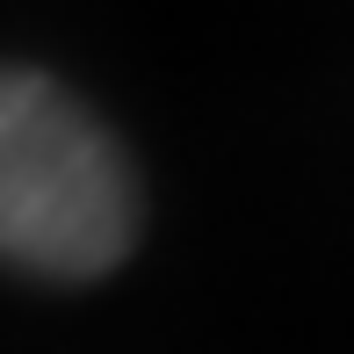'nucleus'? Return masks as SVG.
Here are the masks:
<instances>
[{
    "label": "nucleus",
    "mask_w": 354,
    "mask_h": 354,
    "mask_svg": "<svg viewBox=\"0 0 354 354\" xmlns=\"http://www.w3.org/2000/svg\"><path fill=\"white\" fill-rule=\"evenodd\" d=\"M145 181L123 138L66 80L0 66V268L102 282L138 253Z\"/></svg>",
    "instance_id": "f257e3e1"
}]
</instances>
